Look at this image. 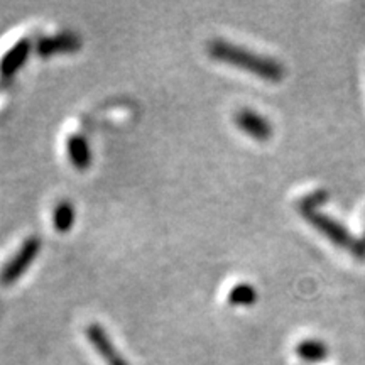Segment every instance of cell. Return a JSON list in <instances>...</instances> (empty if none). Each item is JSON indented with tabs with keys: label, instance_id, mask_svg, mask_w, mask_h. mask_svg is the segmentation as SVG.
Listing matches in <instances>:
<instances>
[{
	"label": "cell",
	"instance_id": "cell-6",
	"mask_svg": "<svg viewBox=\"0 0 365 365\" xmlns=\"http://www.w3.org/2000/svg\"><path fill=\"white\" fill-rule=\"evenodd\" d=\"M81 48V41L76 34L73 33H59L54 36H49V38H43L38 41L36 44V51H38L39 56L49 58L54 56V54L61 53H73L78 51Z\"/></svg>",
	"mask_w": 365,
	"mask_h": 365
},
{
	"label": "cell",
	"instance_id": "cell-7",
	"mask_svg": "<svg viewBox=\"0 0 365 365\" xmlns=\"http://www.w3.org/2000/svg\"><path fill=\"white\" fill-rule=\"evenodd\" d=\"M66 153L70 163L78 171H85L91 166V150L88 140L83 135L73 134L66 143Z\"/></svg>",
	"mask_w": 365,
	"mask_h": 365
},
{
	"label": "cell",
	"instance_id": "cell-12",
	"mask_svg": "<svg viewBox=\"0 0 365 365\" xmlns=\"http://www.w3.org/2000/svg\"><path fill=\"white\" fill-rule=\"evenodd\" d=\"M362 240H364V244H365V235H364V239H362Z\"/></svg>",
	"mask_w": 365,
	"mask_h": 365
},
{
	"label": "cell",
	"instance_id": "cell-2",
	"mask_svg": "<svg viewBox=\"0 0 365 365\" xmlns=\"http://www.w3.org/2000/svg\"><path fill=\"white\" fill-rule=\"evenodd\" d=\"M303 217L307 218V222L317 228L319 234H323L328 240H331L333 244L339 245V247L345 249L346 252H350L355 259L359 261H365V244L364 240L355 239L345 230L344 225H340L339 222H335L328 215H323L319 212H308L303 213Z\"/></svg>",
	"mask_w": 365,
	"mask_h": 365
},
{
	"label": "cell",
	"instance_id": "cell-1",
	"mask_svg": "<svg viewBox=\"0 0 365 365\" xmlns=\"http://www.w3.org/2000/svg\"><path fill=\"white\" fill-rule=\"evenodd\" d=\"M208 54L217 61L225 63V65L237 66L239 70H244L252 75L259 76V78L266 81H281L284 78V66L281 65L276 59L262 56L250 49L240 48L232 43H227L223 39H213L208 44Z\"/></svg>",
	"mask_w": 365,
	"mask_h": 365
},
{
	"label": "cell",
	"instance_id": "cell-10",
	"mask_svg": "<svg viewBox=\"0 0 365 365\" xmlns=\"http://www.w3.org/2000/svg\"><path fill=\"white\" fill-rule=\"evenodd\" d=\"M296 350L304 360H322L327 357V346L317 340L303 341Z\"/></svg>",
	"mask_w": 365,
	"mask_h": 365
},
{
	"label": "cell",
	"instance_id": "cell-5",
	"mask_svg": "<svg viewBox=\"0 0 365 365\" xmlns=\"http://www.w3.org/2000/svg\"><path fill=\"white\" fill-rule=\"evenodd\" d=\"M235 124L242 132H245L249 137H252L254 140H259V143L269 140L272 135V125L269 124L266 117H262L257 112L240 110L235 115Z\"/></svg>",
	"mask_w": 365,
	"mask_h": 365
},
{
	"label": "cell",
	"instance_id": "cell-9",
	"mask_svg": "<svg viewBox=\"0 0 365 365\" xmlns=\"http://www.w3.org/2000/svg\"><path fill=\"white\" fill-rule=\"evenodd\" d=\"M73 223H75V208L71 203L61 202L56 205L53 212V225L59 234H66L71 230Z\"/></svg>",
	"mask_w": 365,
	"mask_h": 365
},
{
	"label": "cell",
	"instance_id": "cell-8",
	"mask_svg": "<svg viewBox=\"0 0 365 365\" xmlns=\"http://www.w3.org/2000/svg\"><path fill=\"white\" fill-rule=\"evenodd\" d=\"M227 301L232 307H252L257 301V291L249 282H240V284L232 287Z\"/></svg>",
	"mask_w": 365,
	"mask_h": 365
},
{
	"label": "cell",
	"instance_id": "cell-3",
	"mask_svg": "<svg viewBox=\"0 0 365 365\" xmlns=\"http://www.w3.org/2000/svg\"><path fill=\"white\" fill-rule=\"evenodd\" d=\"M39 250H41V242L38 237H31V239H27L24 244L21 245V249L17 250V254L6 264L4 271L0 272V282H2L4 286L14 284V282L19 279L22 274L31 267V264L36 261Z\"/></svg>",
	"mask_w": 365,
	"mask_h": 365
},
{
	"label": "cell",
	"instance_id": "cell-11",
	"mask_svg": "<svg viewBox=\"0 0 365 365\" xmlns=\"http://www.w3.org/2000/svg\"><path fill=\"white\" fill-rule=\"evenodd\" d=\"M328 191L325 190H318L312 195H307L303 200H299V210L301 213H308V212H317L318 207H322L323 203L328 200Z\"/></svg>",
	"mask_w": 365,
	"mask_h": 365
},
{
	"label": "cell",
	"instance_id": "cell-4",
	"mask_svg": "<svg viewBox=\"0 0 365 365\" xmlns=\"http://www.w3.org/2000/svg\"><path fill=\"white\" fill-rule=\"evenodd\" d=\"M31 49H33V44L29 39H19L16 44L11 46L0 59V76L7 80L17 75L29 59Z\"/></svg>",
	"mask_w": 365,
	"mask_h": 365
}]
</instances>
